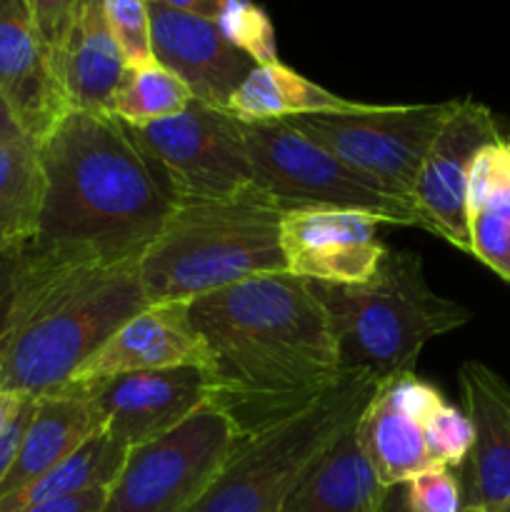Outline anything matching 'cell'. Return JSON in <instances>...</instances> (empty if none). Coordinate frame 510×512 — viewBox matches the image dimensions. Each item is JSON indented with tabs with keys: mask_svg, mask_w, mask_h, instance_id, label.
Masks as SVG:
<instances>
[{
	"mask_svg": "<svg viewBox=\"0 0 510 512\" xmlns=\"http://www.w3.org/2000/svg\"><path fill=\"white\" fill-rule=\"evenodd\" d=\"M125 128L175 205L255 193L240 123L228 110L193 98L173 118Z\"/></svg>",
	"mask_w": 510,
	"mask_h": 512,
	"instance_id": "30bf717a",
	"label": "cell"
},
{
	"mask_svg": "<svg viewBox=\"0 0 510 512\" xmlns=\"http://www.w3.org/2000/svg\"><path fill=\"white\" fill-rule=\"evenodd\" d=\"M365 103L340 98L293 68L278 63L255 65L228 103V113L245 123L285 120L308 113H353Z\"/></svg>",
	"mask_w": 510,
	"mask_h": 512,
	"instance_id": "44dd1931",
	"label": "cell"
},
{
	"mask_svg": "<svg viewBox=\"0 0 510 512\" xmlns=\"http://www.w3.org/2000/svg\"><path fill=\"white\" fill-rule=\"evenodd\" d=\"M460 388L475 430L460 480L463 512H493L510 505V388L475 360L460 368Z\"/></svg>",
	"mask_w": 510,
	"mask_h": 512,
	"instance_id": "9a60e30c",
	"label": "cell"
},
{
	"mask_svg": "<svg viewBox=\"0 0 510 512\" xmlns=\"http://www.w3.org/2000/svg\"><path fill=\"white\" fill-rule=\"evenodd\" d=\"M158 3L180 10V13H190L205 20H215L220 10H223L225 0H158Z\"/></svg>",
	"mask_w": 510,
	"mask_h": 512,
	"instance_id": "8d00e7d4",
	"label": "cell"
},
{
	"mask_svg": "<svg viewBox=\"0 0 510 512\" xmlns=\"http://www.w3.org/2000/svg\"><path fill=\"white\" fill-rule=\"evenodd\" d=\"M410 512H463V488L453 470L443 465L423 470L403 485Z\"/></svg>",
	"mask_w": 510,
	"mask_h": 512,
	"instance_id": "f546056e",
	"label": "cell"
},
{
	"mask_svg": "<svg viewBox=\"0 0 510 512\" xmlns=\"http://www.w3.org/2000/svg\"><path fill=\"white\" fill-rule=\"evenodd\" d=\"M0 95L35 143L68 113L25 0H0Z\"/></svg>",
	"mask_w": 510,
	"mask_h": 512,
	"instance_id": "e0dca14e",
	"label": "cell"
},
{
	"mask_svg": "<svg viewBox=\"0 0 510 512\" xmlns=\"http://www.w3.org/2000/svg\"><path fill=\"white\" fill-rule=\"evenodd\" d=\"M383 395L395 405L398 410H403L410 418L425 420L445 403L443 393H440L435 385H430L428 380L415 378L413 373L398 375V378H390L388 383L383 385Z\"/></svg>",
	"mask_w": 510,
	"mask_h": 512,
	"instance_id": "4dcf8cb0",
	"label": "cell"
},
{
	"mask_svg": "<svg viewBox=\"0 0 510 512\" xmlns=\"http://www.w3.org/2000/svg\"><path fill=\"white\" fill-rule=\"evenodd\" d=\"M18 280H20V250L0 255V365H3L5 350H8L10 330H13Z\"/></svg>",
	"mask_w": 510,
	"mask_h": 512,
	"instance_id": "836d02e7",
	"label": "cell"
},
{
	"mask_svg": "<svg viewBox=\"0 0 510 512\" xmlns=\"http://www.w3.org/2000/svg\"><path fill=\"white\" fill-rule=\"evenodd\" d=\"M505 138H500L498 143H490L480 150L478 155L470 163V173H468V215H478L483 210V205L488 203L490 193L495 188V180H498L500 173V160H503V148H505Z\"/></svg>",
	"mask_w": 510,
	"mask_h": 512,
	"instance_id": "d6a6232c",
	"label": "cell"
},
{
	"mask_svg": "<svg viewBox=\"0 0 510 512\" xmlns=\"http://www.w3.org/2000/svg\"><path fill=\"white\" fill-rule=\"evenodd\" d=\"M280 220L283 210L258 193L173 205L138 263L148 303H190L248 278L288 273Z\"/></svg>",
	"mask_w": 510,
	"mask_h": 512,
	"instance_id": "277c9868",
	"label": "cell"
},
{
	"mask_svg": "<svg viewBox=\"0 0 510 512\" xmlns=\"http://www.w3.org/2000/svg\"><path fill=\"white\" fill-rule=\"evenodd\" d=\"M370 470L383 488H398L423 470L433 468L425 448L423 423L395 408L383 395V388L355 425Z\"/></svg>",
	"mask_w": 510,
	"mask_h": 512,
	"instance_id": "7402d4cb",
	"label": "cell"
},
{
	"mask_svg": "<svg viewBox=\"0 0 510 512\" xmlns=\"http://www.w3.org/2000/svg\"><path fill=\"white\" fill-rule=\"evenodd\" d=\"M103 420V433L125 448H138L208 405V375L198 365L143 370L113 378L80 380Z\"/></svg>",
	"mask_w": 510,
	"mask_h": 512,
	"instance_id": "7c38bea8",
	"label": "cell"
},
{
	"mask_svg": "<svg viewBox=\"0 0 510 512\" xmlns=\"http://www.w3.org/2000/svg\"><path fill=\"white\" fill-rule=\"evenodd\" d=\"M465 512H478V510H465Z\"/></svg>",
	"mask_w": 510,
	"mask_h": 512,
	"instance_id": "b9f144b4",
	"label": "cell"
},
{
	"mask_svg": "<svg viewBox=\"0 0 510 512\" xmlns=\"http://www.w3.org/2000/svg\"><path fill=\"white\" fill-rule=\"evenodd\" d=\"M425 448L435 465L443 468H460L468 460L473 450L475 430L468 413L455 405L443 403L428 420L423 423Z\"/></svg>",
	"mask_w": 510,
	"mask_h": 512,
	"instance_id": "f1b7e54d",
	"label": "cell"
},
{
	"mask_svg": "<svg viewBox=\"0 0 510 512\" xmlns=\"http://www.w3.org/2000/svg\"><path fill=\"white\" fill-rule=\"evenodd\" d=\"M98 433H103V420L90 400L88 385L80 380H70L63 388L35 398L33 418L13 468L0 483V498L38 480Z\"/></svg>",
	"mask_w": 510,
	"mask_h": 512,
	"instance_id": "d6986e66",
	"label": "cell"
},
{
	"mask_svg": "<svg viewBox=\"0 0 510 512\" xmlns=\"http://www.w3.org/2000/svg\"><path fill=\"white\" fill-rule=\"evenodd\" d=\"M388 380L345 373L280 423L248 435L190 512H283Z\"/></svg>",
	"mask_w": 510,
	"mask_h": 512,
	"instance_id": "8992f818",
	"label": "cell"
},
{
	"mask_svg": "<svg viewBox=\"0 0 510 512\" xmlns=\"http://www.w3.org/2000/svg\"><path fill=\"white\" fill-rule=\"evenodd\" d=\"M310 290L328 315L340 370L378 380L413 373L428 340L470 320L463 305L430 288L410 250H388L365 283H310Z\"/></svg>",
	"mask_w": 510,
	"mask_h": 512,
	"instance_id": "5b68a950",
	"label": "cell"
},
{
	"mask_svg": "<svg viewBox=\"0 0 510 512\" xmlns=\"http://www.w3.org/2000/svg\"><path fill=\"white\" fill-rule=\"evenodd\" d=\"M493 512H510V505H503V508H498V510H493Z\"/></svg>",
	"mask_w": 510,
	"mask_h": 512,
	"instance_id": "60d3db41",
	"label": "cell"
},
{
	"mask_svg": "<svg viewBox=\"0 0 510 512\" xmlns=\"http://www.w3.org/2000/svg\"><path fill=\"white\" fill-rule=\"evenodd\" d=\"M455 103L458 100L428 105L365 103L353 113H308L285 118V123L410 205L425 155Z\"/></svg>",
	"mask_w": 510,
	"mask_h": 512,
	"instance_id": "9c48e42d",
	"label": "cell"
},
{
	"mask_svg": "<svg viewBox=\"0 0 510 512\" xmlns=\"http://www.w3.org/2000/svg\"><path fill=\"white\" fill-rule=\"evenodd\" d=\"M25 3H28L35 30H38L50 58V53L63 43L83 0H25Z\"/></svg>",
	"mask_w": 510,
	"mask_h": 512,
	"instance_id": "1f68e13d",
	"label": "cell"
},
{
	"mask_svg": "<svg viewBox=\"0 0 510 512\" xmlns=\"http://www.w3.org/2000/svg\"><path fill=\"white\" fill-rule=\"evenodd\" d=\"M260 198L283 213L305 208L358 210L380 223L418 225L415 210L365 180L285 120H238Z\"/></svg>",
	"mask_w": 510,
	"mask_h": 512,
	"instance_id": "52a82bcc",
	"label": "cell"
},
{
	"mask_svg": "<svg viewBox=\"0 0 510 512\" xmlns=\"http://www.w3.org/2000/svg\"><path fill=\"white\" fill-rule=\"evenodd\" d=\"M23 400L25 398H20V395L3 393V390H0V433H3L10 423H13V418L18 415Z\"/></svg>",
	"mask_w": 510,
	"mask_h": 512,
	"instance_id": "f35d334b",
	"label": "cell"
},
{
	"mask_svg": "<svg viewBox=\"0 0 510 512\" xmlns=\"http://www.w3.org/2000/svg\"><path fill=\"white\" fill-rule=\"evenodd\" d=\"M505 138L490 108L475 100H458L423 160L413 190L420 228L440 235L463 253H470L468 173L475 155Z\"/></svg>",
	"mask_w": 510,
	"mask_h": 512,
	"instance_id": "8fae6325",
	"label": "cell"
},
{
	"mask_svg": "<svg viewBox=\"0 0 510 512\" xmlns=\"http://www.w3.org/2000/svg\"><path fill=\"white\" fill-rule=\"evenodd\" d=\"M153 58L180 78L195 100L228 110L230 98L253 73L255 60L230 45L215 20L180 13L158 0H148Z\"/></svg>",
	"mask_w": 510,
	"mask_h": 512,
	"instance_id": "5bb4252c",
	"label": "cell"
},
{
	"mask_svg": "<svg viewBox=\"0 0 510 512\" xmlns=\"http://www.w3.org/2000/svg\"><path fill=\"white\" fill-rule=\"evenodd\" d=\"M35 410V398H25L23 405H20L18 415L13 418V423L0 433V483L5 480V475L10 473L15 463V455H18L20 443H23V435L28 430L30 418H33Z\"/></svg>",
	"mask_w": 510,
	"mask_h": 512,
	"instance_id": "e575fe53",
	"label": "cell"
},
{
	"mask_svg": "<svg viewBox=\"0 0 510 512\" xmlns=\"http://www.w3.org/2000/svg\"><path fill=\"white\" fill-rule=\"evenodd\" d=\"M215 25L223 38L255 60V65L278 63L273 20L255 0H225Z\"/></svg>",
	"mask_w": 510,
	"mask_h": 512,
	"instance_id": "4316f807",
	"label": "cell"
},
{
	"mask_svg": "<svg viewBox=\"0 0 510 512\" xmlns=\"http://www.w3.org/2000/svg\"><path fill=\"white\" fill-rule=\"evenodd\" d=\"M208 363V348L190 323L188 303H160L148 305L120 325L108 343L85 360L73 380L113 378L180 365H198L205 370Z\"/></svg>",
	"mask_w": 510,
	"mask_h": 512,
	"instance_id": "2e32d148",
	"label": "cell"
},
{
	"mask_svg": "<svg viewBox=\"0 0 510 512\" xmlns=\"http://www.w3.org/2000/svg\"><path fill=\"white\" fill-rule=\"evenodd\" d=\"M50 70L68 110L110 113L125 60L105 20L103 0H83L63 43L50 53Z\"/></svg>",
	"mask_w": 510,
	"mask_h": 512,
	"instance_id": "ac0fdd59",
	"label": "cell"
},
{
	"mask_svg": "<svg viewBox=\"0 0 510 512\" xmlns=\"http://www.w3.org/2000/svg\"><path fill=\"white\" fill-rule=\"evenodd\" d=\"M43 208L20 255L38 268L138 265L173 198L128 128L110 113L68 110L38 140Z\"/></svg>",
	"mask_w": 510,
	"mask_h": 512,
	"instance_id": "7a4b0ae2",
	"label": "cell"
},
{
	"mask_svg": "<svg viewBox=\"0 0 510 512\" xmlns=\"http://www.w3.org/2000/svg\"><path fill=\"white\" fill-rule=\"evenodd\" d=\"M20 138H28V135H25L20 120L15 118L8 100L0 95V143H10V140H20Z\"/></svg>",
	"mask_w": 510,
	"mask_h": 512,
	"instance_id": "74e56055",
	"label": "cell"
},
{
	"mask_svg": "<svg viewBox=\"0 0 510 512\" xmlns=\"http://www.w3.org/2000/svg\"><path fill=\"white\" fill-rule=\"evenodd\" d=\"M190 100L193 95L183 80L175 78L163 65L125 68L123 80L110 103V115L130 128H143L183 113Z\"/></svg>",
	"mask_w": 510,
	"mask_h": 512,
	"instance_id": "d4e9b609",
	"label": "cell"
},
{
	"mask_svg": "<svg viewBox=\"0 0 510 512\" xmlns=\"http://www.w3.org/2000/svg\"><path fill=\"white\" fill-rule=\"evenodd\" d=\"M103 8L110 33L125 60V68L153 65L148 0H103Z\"/></svg>",
	"mask_w": 510,
	"mask_h": 512,
	"instance_id": "83f0119b",
	"label": "cell"
},
{
	"mask_svg": "<svg viewBox=\"0 0 510 512\" xmlns=\"http://www.w3.org/2000/svg\"><path fill=\"white\" fill-rule=\"evenodd\" d=\"M470 255L503 280H510V135L493 193L483 210L470 218Z\"/></svg>",
	"mask_w": 510,
	"mask_h": 512,
	"instance_id": "484cf974",
	"label": "cell"
},
{
	"mask_svg": "<svg viewBox=\"0 0 510 512\" xmlns=\"http://www.w3.org/2000/svg\"><path fill=\"white\" fill-rule=\"evenodd\" d=\"M385 495L388 488L370 470L353 428L325 455L283 512H383Z\"/></svg>",
	"mask_w": 510,
	"mask_h": 512,
	"instance_id": "ffe728a7",
	"label": "cell"
},
{
	"mask_svg": "<svg viewBox=\"0 0 510 512\" xmlns=\"http://www.w3.org/2000/svg\"><path fill=\"white\" fill-rule=\"evenodd\" d=\"M383 512H410L408 505H405V498H403V485L388 490V495H385V503H383Z\"/></svg>",
	"mask_w": 510,
	"mask_h": 512,
	"instance_id": "ab89813d",
	"label": "cell"
},
{
	"mask_svg": "<svg viewBox=\"0 0 510 512\" xmlns=\"http://www.w3.org/2000/svg\"><path fill=\"white\" fill-rule=\"evenodd\" d=\"M105 490L108 488H95L88 493L73 495V498L55 500V503L38 505L23 512H103L105 510Z\"/></svg>",
	"mask_w": 510,
	"mask_h": 512,
	"instance_id": "d590c367",
	"label": "cell"
},
{
	"mask_svg": "<svg viewBox=\"0 0 510 512\" xmlns=\"http://www.w3.org/2000/svg\"><path fill=\"white\" fill-rule=\"evenodd\" d=\"M125 455L128 448L120 440L110 438L108 433H98L38 480L8 498H0V512H23L95 488H110L123 468Z\"/></svg>",
	"mask_w": 510,
	"mask_h": 512,
	"instance_id": "603a6c76",
	"label": "cell"
},
{
	"mask_svg": "<svg viewBox=\"0 0 510 512\" xmlns=\"http://www.w3.org/2000/svg\"><path fill=\"white\" fill-rule=\"evenodd\" d=\"M148 305L138 265L38 268L20 255L0 390L40 398L63 388L120 325Z\"/></svg>",
	"mask_w": 510,
	"mask_h": 512,
	"instance_id": "3957f363",
	"label": "cell"
},
{
	"mask_svg": "<svg viewBox=\"0 0 510 512\" xmlns=\"http://www.w3.org/2000/svg\"><path fill=\"white\" fill-rule=\"evenodd\" d=\"M373 215L305 208L283 213L280 248L288 273L308 283L358 285L373 278L388 253Z\"/></svg>",
	"mask_w": 510,
	"mask_h": 512,
	"instance_id": "4fadbf2b",
	"label": "cell"
},
{
	"mask_svg": "<svg viewBox=\"0 0 510 512\" xmlns=\"http://www.w3.org/2000/svg\"><path fill=\"white\" fill-rule=\"evenodd\" d=\"M43 168L33 138L0 143V255L25 248L38 233Z\"/></svg>",
	"mask_w": 510,
	"mask_h": 512,
	"instance_id": "cb8c5ba5",
	"label": "cell"
},
{
	"mask_svg": "<svg viewBox=\"0 0 510 512\" xmlns=\"http://www.w3.org/2000/svg\"><path fill=\"white\" fill-rule=\"evenodd\" d=\"M188 318L208 348V403L245 438L298 413L345 375L325 308L308 280L290 273L200 295Z\"/></svg>",
	"mask_w": 510,
	"mask_h": 512,
	"instance_id": "6da1fadb",
	"label": "cell"
},
{
	"mask_svg": "<svg viewBox=\"0 0 510 512\" xmlns=\"http://www.w3.org/2000/svg\"><path fill=\"white\" fill-rule=\"evenodd\" d=\"M243 440L223 410L203 405L170 433L128 450L103 512H190Z\"/></svg>",
	"mask_w": 510,
	"mask_h": 512,
	"instance_id": "ba28073f",
	"label": "cell"
}]
</instances>
